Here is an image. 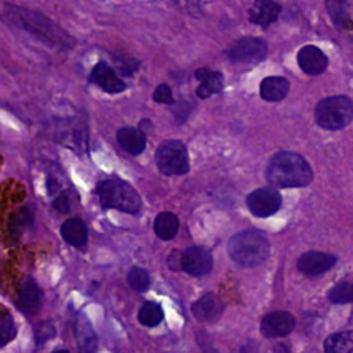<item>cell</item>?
I'll use <instances>...</instances> for the list:
<instances>
[{"label": "cell", "mask_w": 353, "mask_h": 353, "mask_svg": "<svg viewBox=\"0 0 353 353\" xmlns=\"http://www.w3.org/2000/svg\"><path fill=\"white\" fill-rule=\"evenodd\" d=\"M0 18L8 26L22 30L47 46L69 48L73 43L68 33L39 11L11 3H3L0 4Z\"/></svg>", "instance_id": "obj_1"}, {"label": "cell", "mask_w": 353, "mask_h": 353, "mask_svg": "<svg viewBox=\"0 0 353 353\" xmlns=\"http://www.w3.org/2000/svg\"><path fill=\"white\" fill-rule=\"evenodd\" d=\"M266 179L277 188H302L312 182L313 172L301 154L279 152L268 164Z\"/></svg>", "instance_id": "obj_2"}, {"label": "cell", "mask_w": 353, "mask_h": 353, "mask_svg": "<svg viewBox=\"0 0 353 353\" xmlns=\"http://www.w3.org/2000/svg\"><path fill=\"white\" fill-rule=\"evenodd\" d=\"M270 245L268 237L255 229H248L234 234L228 243L230 258L245 268L258 266L269 256Z\"/></svg>", "instance_id": "obj_3"}, {"label": "cell", "mask_w": 353, "mask_h": 353, "mask_svg": "<svg viewBox=\"0 0 353 353\" xmlns=\"http://www.w3.org/2000/svg\"><path fill=\"white\" fill-rule=\"evenodd\" d=\"M97 192L102 207L116 208L123 212L135 214L139 211L142 203L137 190L127 182L113 178L98 183Z\"/></svg>", "instance_id": "obj_4"}, {"label": "cell", "mask_w": 353, "mask_h": 353, "mask_svg": "<svg viewBox=\"0 0 353 353\" xmlns=\"http://www.w3.org/2000/svg\"><path fill=\"white\" fill-rule=\"evenodd\" d=\"M353 117V103L345 95H335L321 99L314 110L316 123L324 130H341Z\"/></svg>", "instance_id": "obj_5"}, {"label": "cell", "mask_w": 353, "mask_h": 353, "mask_svg": "<svg viewBox=\"0 0 353 353\" xmlns=\"http://www.w3.org/2000/svg\"><path fill=\"white\" fill-rule=\"evenodd\" d=\"M156 164L165 175H182L189 171V156L185 145L176 139L164 141L156 152Z\"/></svg>", "instance_id": "obj_6"}, {"label": "cell", "mask_w": 353, "mask_h": 353, "mask_svg": "<svg viewBox=\"0 0 353 353\" xmlns=\"http://www.w3.org/2000/svg\"><path fill=\"white\" fill-rule=\"evenodd\" d=\"M268 52V44L258 37H243L226 50V55L233 62L258 63L265 59Z\"/></svg>", "instance_id": "obj_7"}, {"label": "cell", "mask_w": 353, "mask_h": 353, "mask_svg": "<svg viewBox=\"0 0 353 353\" xmlns=\"http://www.w3.org/2000/svg\"><path fill=\"white\" fill-rule=\"evenodd\" d=\"M247 205L252 215L265 218L279 211L281 205V196L273 188H261L248 194Z\"/></svg>", "instance_id": "obj_8"}, {"label": "cell", "mask_w": 353, "mask_h": 353, "mask_svg": "<svg viewBox=\"0 0 353 353\" xmlns=\"http://www.w3.org/2000/svg\"><path fill=\"white\" fill-rule=\"evenodd\" d=\"M181 269L196 277L205 276L212 269V255L205 247H189L181 254Z\"/></svg>", "instance_id": "obj_9"}, {"label": "cell", "mask_w": 353, "mask_h": 353, "mask_svg": "<svg viewBox=\"0 0 353 353\" xmlns=\"http://www.w3.org/2000/svg\"><path fill=\"white\" fill-rule=\"evenodd\" d=\"M41 298L43 292L34 279L25 277L18 287L15 303L21 312L26 314H36L41 307Z\"/></svg>", "instance_id": "obj_10"}, {"label": "cell", "mask_w": 353, "mask_h": 353, "mask_svg": "<svg viewBox=\"0 0 353 353\" xmlns=\"http://www.w3.org/2000/svg\"><path fill=\"white\" fill-rule=\"evenodd\" d=\"M336 262V256L321 251H307L298 259V269L306 276H319L330 270Z\"/></svg>", "instance_id": "obj_11"}, {"label": "cell", "mask_w": 353, "mask_h": 353, "mask_svg": "<svg viewBox=\"0 0 353 353\" xmlns=\"http://www.w3.org/2000/svg\"><path fill=\"white\" fill-rule=\"evenodd\" d=\"M295 327V319L288 312H273L266 314L261 323V332L266 338L288 335Z\"/></svg>", "instance_id": "obj_12"}, {"label": "cell", "mask_w": 353, "mask_h": 353, "mask_svg": "<svg viewBox=\"0 0 353 353\" xmlns=\"http://www.w3.org/2000/svg\"><path fill=\"white\" fill-rule=\"evenodd\" d=\"M223 309L225 305L222 299L214 292L204 294L192 305V312L194 317L204 323H215L216 320H219Z\"/></svg>", "instance_id": "obj_13"}, {"label": "cell", "mask_w": 353, "mask_h": 353, "mask_svg": "<svg viewBox=\"0 0 353 353\" xmlns=\"http://www.w3.org/2000/svg\"><path fill=\"white\" fill-rule=\"evenodd\" d=\"M298 63L305 73L316 76L327 69L328 58L320 48L314 46H305L298 51Z\"/></svg>", "instance_id": "obj_14"}, {"label": "cell", "mask_w": 353, "mask_h": 353, "mask_svg": "<svg viewBox=\"0 0 353 353\" xmlns=\"http://www.w3.org/2000/svg\"><path fill=\"white\" fill-rule=\"evenodd\" d=\"M90 81L98 84L103 91L110 94L121 92L125 88L123 80L114 73V70L106 62H98L94 66Z\"/></svg>", "instance_id": "obj_15"}, {"label": "cell", "mask_w": 353, "mask_h": 353, "mask_svg": "<svg viewBox=\"0 0 353 353\" xmlns=\"http://www.w3.org/2000/svg\"><path fill=\"white\" fill-rule=\"evenodd\" d=\"M117 142L123 150L137 156L143 152L146 146L145 132L135 127H123L117 131Z\"/></svg>", "instance_id": "obj_16"}, {"label": "cell", "mask_w": 353, "mask_h": 353, "mask_svg": "<svg viewBox=\"0 0 353 353\" xmlns=\"http://www.w3.org/2000/svg\"><path fill=\"white\" fill-rule=\"evenodd\" d=\"M196 79L200 81V85L196 91L199 98H208L222 90V74L219 72L200 68L196 70Z\"/></svg>", "instance_id": "obj_17"}, {"label": "cell", "mask_w": 353, "mask_h": 353, "mask_svg": "<svg viewBox=\"0 0 353 353\" xmlns=\"http://www.w3.org/2000/svg\"><path fill=\"white\" fill-rule=\"evenodd\" d=\"M279 14H280V4L269 0H261L254 4V7L248 12V17H250V22L265 28L272 22H274Z\"/></svg>", "instance_id": "obj_18"}, {"label": "cell", "mask_w": 353, "mask_h": 353, "mask_svg": "<svg viewBox=\"0 0 353 353\" xmlns=\"http://www.w3.org/2000/svg\"><path fill=\"white\" fill-rule=\"evenodd\" d=\"M61 236L68 244L73 247H83L88 239L87 226L80 218H69L61 226Z\"/></svg>", "instance_id": "obj_19"}, {"label": "cell", "mask_w": 353, "mask_h": 353, "mask_svg": "<svg viewBox=\"0 0 353 353\" xmlns=\"http://www.w3.org/2000/svg\"><path fill=\"white\" fill-rule=\"evenodd\" d=\"M290 90V83L281 76H269L261 83V97L269 102L281 101Z\"/></svg>", "instance_id": "obj_20"}, {"label": "cell", "mask_w": 353, "mask_h": 353, "mask_svg": "<svg viewBox=\"0 0 353 353\" xmlns=\"http://www.w3.org/2000/svg\"><path fill=\"white\" fill-rule=\"evenodd\" d=\"M76 339L79 353H95L97 338L90 323L84 317H81L76 325Z\"/></svg>", "instance_id": "obj_21"}, {"label": "cell", "mask_w": 353, "mask_h": 353, "mask_svg": "<svg viewBox=\"0 0 353 353\" xmlns=\"http://www.w3.org/2000/svg\"><path fill=\"white\" fill-rule=\"evenodd\" d=\"M179 228V221L172 212H161L154 219V233L163 240H171Z\"/></svg>", "instance_id": "obj_22"}, {"label": "cell", "mask_w": 353, "mask_h": 353, "mask_svg": "<svg viewBox=\"0 0 353 353\" xmlns=\"http://www.w3.org/2000/svg\"><path fill=\"white\" fill-rule=\"evenodd\" d=\"M353 349L352 331H342L327 336L324 341L325 353H350Z\"/></svg>", "instance_id": "obj_23"}, {"label": "cell", "mask_w": 353, "mask_h": 353, "mask_svg": "<svg viewBox=\"0 0 353 353\" xmlns=\"http://www.w3.org/2000/svg\"><path fill=\"white\" fill-rule=\"evenodd\" d=\"M163 317H164L163 309L156 302L143 303L142 307L139 309V313H138L139 321L146 327H154V325L160 324Z\"/></svg>", "instance_id": "obj_24"}, {"label": "cell", "mask_w": 353, "mask_h": 353, "mask_svg": "<svg viewBox=\"0 0 353 353\" xmlns=\"http://www.w3.org/2000/svg\"><path fill=\"white\" fill-rule=\"evenodd\" d=\"M127 280H128V284L132 290L138 291V292H143L149 288L150 285V277H149V273L142 269V268H138V266H134L130 269L128 272V276H127Z\"/></svg>", "instance_id": "obj_25"}, {"label": "cell", "mask_w": 353, "mask_h": 353, "mask_svg": "<svg viewBox=\"0 0 353 353\" xmlns=\"http://www.w3.org/2000/svg\"><path fill=\"white\" fill-rule=\"evenodd\" d=\"M328 299L332 303H349L353 299L352 284L347 281H341L334 285L328 292Z\"/></svg>", "instance_id": "obj_26"}, {"label": "cell", "mask_w": 353, "mask_h": 353, "mask_svg": "<svg viewBox=\"0 0 353 353\" xmlns=\"http://www.w3.org/2000/svg\"><path fill=\"white\" fill-rule=\"evenodd\" d=\"M17 335V327L8 313H0V349L8 345Z\"/></svg>", "instance_id": "obj_27"}, {"label": "cell", "mask_w": 353, "mask_h": 353, "mask_svg": "<svg viewBox=\"0 0 353 353\" xmlns=\"http://www.w3.org/2000/svg\"><path fill=\"white\" fill-rule=\"evenodd\" d=\"M55 327L50 321H41L34 328V339L37 345H43L55 335Z\"/></svg>", "instance_id": "obj_28"}, {"label": "cell", "mask_w": 353, "mask_h": 353, "mask_svg": "<svg viewBox=\"0 0 353 353\" xmlns=\"http://www.w3.org/2000/svg\"><path fill=\"white\" fill-rule=\"evenodd\" d=\"M153 99L159 103H174L172 92L171 88L167 84H160L154 92H153Z\"/></svg>", "instance_id": "obj_29"}, {"label": "cell", "mask_w": 353, "mask_h": 353, "mask_svg": "<svg viewBox=\"0 0 353 353\" xmlns=\"http://www.w3.org/2000/svg\"><path fill=\"white\" fill-rule=\"evenodd\" d=\"M54 207L61 211V212H68L69 211V204H68V199L65 194H61L59 197H57L54 200Z\"/></svg>", "instance_id": "obj_30"}, {"label": "cell", "mask_w": 353, "mask_h": 353, "mask_svg": "<svg viewBox=\"0 0 353 353\" xmlns=\"http://www.w3.org/2000/svg\"><path fill=\"white\" fill-rule=\"evenodd\" d=\"M273 353H290V350L284 345H277V346H274Z\"/></svg>", "instance_id": "obj_31"}, {"label": "cell", "mask_w": 353, "mask_h": 353, "mask_svg": "<svg viewBox=\"0 0 353 353\" xmlns=\"http://www.w3.org/2000/svg\"><path fill=\"white\" fill-rule=\"evenodd\" d=\"M52 353H69L66 349H59V350H55V352H52Z\"/></svg>", "instance_id": "obj_32"}]
</instances>
